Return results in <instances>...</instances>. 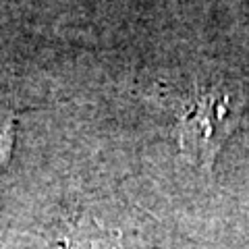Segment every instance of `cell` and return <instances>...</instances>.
Instances as JSON below:
<instances>
[{
  "mask_svg": "<svg viewBox=\"0 0 249 249\" xmlns=\"http://www.w3.org/2000/svg\"><path fill=\"white\" fill-rule=\"evenodd\" d=\"M243 102L241 91L214 88L201 91L187 106L181 116V145L199 164L210 166L214 162L222 142L237 127Z\"/></svg>",
  "mask_w": 249,
  "mask_h": 249,
  "instance_id": "cell-1",
  "label": "cell"
}]
</instances>
